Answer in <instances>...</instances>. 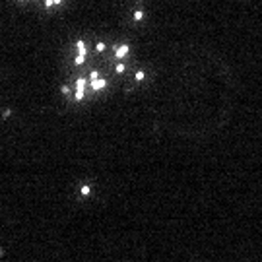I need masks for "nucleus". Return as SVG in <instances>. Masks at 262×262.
Returning a JSON list of instances; mask_svg holds the SVG:
<instances>
[{"label": "nucleus", "instance_id": "3", "mask_svg": "<svg viewBox=\"0 0 262 262\" xmlns=\"http://www.w3.org/2000/svg\"><path fill=\"white\" fill-rule=\"evenodd\" d=\"M105 85H107V82H105L103 78H99V80H93V82H91V88H93V90H95V91L103 90Z\"/></svg>", "mask_w": 262, "mask_h": 262}, {"label": "nucleus", "instance_id": "15", "mask_svg": "<svg viewBox=\"0 0 262 262\" xmlns=\"http://www.w3.org/2000/svg\"><path fill=\"white\" fill-rule=\"evenodd\" d=\"M60 2H62V0H52V4H54V6H57V4H60Z\"/></svg>", "mask_w": 262, "mask_h": 262}, {"label": "nucleus", "instance_id": "11", "mask_svg": "<svg viewBox=\"0 0 262 262\" xmlns=\"http://www.w3.org/2000/svg\"><path fill=\"white\" fill-rule=\"evenodd\" d=\"M124 72V64H117V74H122Z\"/></svg>", "mask_w": 262, "mask_h": 262}, {"label": "nucleus", "instance_id": "7", "mask_svg": "<svg viewBox=\"0 0 262 262\" xmlns=\"http://www.w3.org/2000/svg\"><path fill=\"white\" fill-rule=\"evenodd\" d=\"M144 78H146V74H144V72H136V82H142V80H144Z\"/></svg>", "mask_w": 262, "mask_h": 262}, {"label": "nucleus", "instance_id": "9", "mask_svg": "<svg viewBox=\"0 0 262 262\" xmlns=\"http://www.w3.org/2000/svg\"><path fill=\"white\" fill-rule=\"evenodd\" d=\"M142 18H144V12H140V10H138V12H134V19H136V21H140Z\"/></svg>", "mask_w": 262, "mask_h": 262}, {"label": "nucleus", "instance_id": "13", "mask_svg": "<svg viewBox=\"0 0 262 262\" xmlns=\"http://www.w3.org/2000/svg\"><path fill=\"white\" fill-rule=\"evenodd\" d=\"M12 115V111H10V109H6V111H4V113H2V117H4V119H8V117Z\"/></svg>", "mask_w": 262, "mask_h": 262}, {"label": "nucleus", "instance_id": "14", "mask_svg": "<svg viewBox=\"0 0 262 262\" xmlns=\"http://www.w3.org/2000/svg\"><path fill=\"white\" fill-rule=\"evenodd\" d=\"M54 4H52V0H45V8H52Z\"/></svg>", "mask_w": 262, "mask_h": 262}, {"label": "nucleus", "instance_id": "5", "mask_svg": "<svg viewBox=\"0 0 262 262\" xmlns=\"http://www.w3.org/2000/svg\"><path fill=\"white\" fill-rule=\"evenodd\" d=\"M90 190H91V188H90V186H88V185H83L82 188H80V192H82L83 196H88V194H90Z\"/></svg>", "mask_w": 262, "mask_h": 262}, {"label": "nucleus", "instance_id": "6", "mask_svg": "<svg viewBox=\"0 0 262 262\" xmlns=\"http://www.w3.org/2000/svg\"><path fill=\"white\" fill-rule=\"evenodd\" d=\"M83 62H85V57H83V54H78L76 57V64L80 66V64H83Z\"/></svg>", "mask_w": 262, "mask_h": 262}, {"label": "nucleus", "instance_id": "1", "mask_svg": "<svg viewBox=\"0 0 262 262\" xmlns=\"http://www.w3.org/2000/svg\"><path fill=\"white\" fill-rule=\"evenodd\" d=\"M83 90H85V78H80L76 82V97L74 99H78V101H82L83 97H85V93H83Z\"/></svg>", "mask_w": 262, "mask_h": 262}, {"label": "nucleus", "instance_id": "10", "mask_svg": "<svg viewBox=\"0 0 262 262\" xmlns=\"http://www.w3.org/2000/svg\"><path fill=\"white\" fill-rule=\"evenodd\" d=\"M95 51H99V52L105 51V43H97V45H95Z\"/></svg>", "mask_w": 262, "mask_h": 262}, {"label": "nucleus", "instance_id": "12", "mask_svg": "<svg viewBox=\"0 0 262 262\" xmlns=\"http://www.w3.org/2000/svg\"><path fill=\"white\" fill-rule=\"evenodd\" d=\"M62 93H64V95H68V93H70V88H68V85H62Z\"/></svg>", "mask_w": 262, "mask_h": 262}, {"label": "nucleus", "instance_id": "8", "mask_svg": "<svg viewBox=\"0 0 262 262\" xmlns=\"http://www.w3.org/2000/svg\"><path fill=\"white\" fill-rule=\"evenodd\" d=\"M93 80H99V72H95V70L90 74V82H93Z\"/></svg>", "mask_w": 262, "mask_h": 262}, {"label": "nucleus", "instance_id": "4", "mask_svg": "<svg viewBox=\"0 0 262 262\" xmlns=\"http://www.w3.org/2000/svg\"><path fill=\"white\" fill-rule=\"evenodd\" d=\"M76 49H78V54H83V57H85V51H88V49H85V43H83V41H78Z\"/></svg>", "mask_w": 262, "mask_h": 262}, {"label": "nucleus", "instance_id": "2", "mask_svg": "<svg viewBox=\"0 0 262 262\" xmlns=\"http://www.w3.org/2000/svg\"><path fill=\"white\" fill-rule=\"evenodd\" d=\"M128 51H130V49H128V45L117 47V49H115V57H117V58H124V57L128 54Z\"/></svg>", "mask_w": 262, "mask_h": 262}]
</instances>
